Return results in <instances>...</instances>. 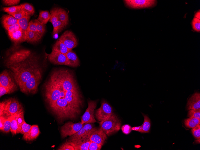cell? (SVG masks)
Wrapping results in <instances>:
<instances>
[{
	"instance_id": "cell-10",
	"label": "cell",
	"mask_w": 200,
	"mask_h": 150,
	"mask_svg": "<svg viewBox=\"0 0 200 150\" xmlns=\"http://www.w3.org/2000/svg\"><path fill=\"white\" fill-rule=\"evenodd\" d=\"M24 111L15 114L11 116V125L10 131L13 135L20 133L21 126L25 121Z\"/></svg>"
},
{
	"instance_id": "cell-3",
	"label": "cell",
	"mask_w": 200,
	"mask_h": 150,
	"mask_svg": "<svg viewBox=\"0 0 200 150\" xmlns=\"http://www.w3.org/2000/svg\"><path fill=\"white\" fill-rule=\"evenodd\" d=\"M99 125L106 135L109 136L119 131L121 124L118 116L113 113L108 118L100 122Z\"/></svg>"
},
{
	"instance_id": "cell-21",
	"label": "cell",
	"mask_w": 200,
	"mask_h": 150,
	"mask_svg": "<svg viewBox=\"0 0 200 150\" xmlns=\"http://www.w3.org/2000/svg\"><path fill=\"white\" fill-rule=\"evenodd\" d=\"M25 34L26 41L32 44L38 43L43 37L38 33L30 31L27 30Z\"/></svg>"
},
{
	"instance_id": "cell-4",
	"label": "cell",
	"mask_w": 200,
	"mask_h": 150,
	"mask_svg": "<svg viewBox=\"0 0 200 150\" xmlns=\"http://www.w3.org/2000/svg\"><path fill=\"white\" fill-rule=\"evenodd\" d=\"M4 107L3 114L7 117L24 111L22 104L15 98H10L1 102Z\"/></svg>"
},
{
	"instance_id": "cell-34",
	"label": "cell",
	"mask_w": 200,
	"mask_h": 150,
	"mask_svg": "<svg viewBox=\"0 0 200 150\" xmlns=\"http://www.w3.org/2000/svg\"><path fill=\"white\" fill-rule=\"evenodd\" d=\"M192 25L193 29L198 32L200 31V19L194 17L192 21Z\"/></svg>"
},
{
	"instance_id": "cell-18",
	"label": "cell",
	"mask_w": 200,
	"mask_h": 150,
	"mask_svg": "<svg viewBox=\"0 0 200 150\" xmlns=\"http://www.w3.org/2000/svg\"><path fill=\"white\" fill-rule=\"evenodd\" d=\"M40 133L39 129L37 125H31L29 131L23 134V139L26 141L33 140L37 138Z\"/></svg>"
},
{
	"instance_id": "cell-47",
	"label": "cell",
	"mask_w": 200,
	"mask_h": 150,
	"mask_svg": "<svg viewBox=\"0 0 200 150\" xmlns=\"http://www.w3.org/2000/svg\"><path fill=\"white\" fill-rule=\"evenodd\" d=\"M196 140V141H197H197H195L196 143H200V138L198 140Z\"/></svg>"
},
{
	"instance_id": "cell-26",
	"label": "cell",
	"mask_w": 200,
	"mask_h": 150,
	"mask_svg": "<svg viewBox=\"0 0 200 150\" xmlns=\"http://www.w3.org/2000/svg\"><path fill=\"white\" fill-rule=\"evenodd\" d=\"M31 16H30L26 15L18 20V23L20 28L25 32L27 30Z\"/></svg>"
},
{
	"instance_id": "cell-22",
	"label": "cell",
	"mask_w": 200,
	"mask_h": 150,
	"mask_svg": "<svg viewBox=\"0 0 200 150\" xmlns=\"http://www.w3.org/2000/svg\"><path fill=\"white\" fill-rule=\"evenodd\" d=\"M57 16L59 20L65 27L69 23V19L67 12L63 9L56 7Z\"/></svg>"
},
{
	"instance_id": "cell-40",
	"label": "cell",
	"mask_w": 200,
	"mask_h": 150,
	"mask_svg": "<svg viewBox=\"0 0 200 150\" xmlns=\"http://www.w3.org/2000/svg\"><path fill=\"white\" fill-rule=\"evenodd\" d=\"M101 146V145L91 141L88 150H100Z\"/></svg>"
},
{
	"instance_id": "cell-44",
	"label": "cell",
	"mask_w": 200,
	"mask_h": 150,
	"mask_svg": "<svg viewBox=\"0 0 200 150\" xmlns=\"http://www.w3.org/2000/svg\"><path fill=\"white\" fill-rule=\"evenodd\" d=\"M121 129L123 132L126 134H128L132 130V128L128 125H125L122 126Z\"/></svg>"
},
{
	"instance_id": "cell-37",
	"label": "cell",
	"mask_w": 200,
	"mask_h": 150,
	"mask_svg": "<svg viewBox=\"0 0 200 150\" xmlns=\"http://www.w3.org/2000/svg\"><path fill=\"white\" fill-rule=\"evenodd\" d=\"M191 131L192 133L196 139H199L200 137V125H196L192 128Z\"/></svg>"
},
{
	"instance_id": "cell-24",
	"label": "cell",
	"mask_w": 200,
	"mask_h": 150,
	"mask_svg": "<svg viewBox=\"0 0 200 150\" xmlns=\"http://www.w3.org/2000/svg\"><path fill=\"white\" fill-rule=\"evenodd\" d=\"M52 50L66 54L70 50L63 43L57 40L53 45Z\"/></svg>"
},
{
	"instance_id": "cell-32",
	"label": "cell",
	"mask_w": 200,
	"mask_h": 150,
	"mask_svg": "<svg viewBox=\"0 0 200 150\" xmlns=\"http://www.w3.org/2000/svg\"><path fill=\"white\" fill-rule=\"evenodd\" d=\"M11 125V116L7 118L5 120L1 131L4 133H7L10 132Z\"/></svg>"
},
{
	"instance_id": "cell-38",
	"label": "cell",
	"mask_w": 200,
	"mask_h": 150,
	"mask_svg": "<svg viewBox=\"0 0 200 150\" xmlns=\"http://www.w3.org/2000/svg\"><path fill=\"white\" fill-rule=\"evenodd\" d=\"M31 125L24 122L22 125L20 129V133L24 134L27 132L30 129Z\"/></svg>"
},
{
	"instance_id": "cell-13",
	"label": "cell",
	"mask_w": 200,
	"mask_h": 150,
	"mask_svg": "<svg viewBox=\"0 0 200 150\" xmlns=\"http://www.w3.org/2000/svg\"><path fill=\"white\" fill-rule=\"evenodd\" d=\"M50 12L51 16L49 21L53 27V34L54 35L60 32L66 27L58 18L56 7L52 9Z\"/></svg>"
},
{
	"instance_id": "cell-25",
	"label": "cell",
	"mask_w": 200,
	"mask_h": 150,
	"mask_svg": "<svg viewBox=\"0 0 200 150\" xmlns=\"http://www.w3.org/2000/svg\"><path fill=\"white\" fill-rule=\"evenodd\" d=\"M51 16V14L49 11L42 10L40 12L37 19L41 23L45 25L49 20Z\"/></svg>"
},
{
	"instance_id": "cell-20",
	"label": "cell",
	"mask_w": 200,
	"mask_h": 150,
	"mask_svg": "<svg viewBox=\"0 0 200 150\" xmlns=\"http://www.w3.org/2000/svg\"><path fill=\"white\" fill-rule=\"evenodd\" d=\"M144 118L143 124L138 127H135L132 128V130L140 132L141 133H146L149 132L151 127L150 120L149 117L143 114Z\"/></svg>"
},
{
	"instance_id": "cell-43",
	"label": "cell",
	"mask_w": 200,
	"mask_h": 150,
	"mask_svg": "<svg viewBox=\"0 0 200 150\" xmlns=\"http://www.w3.org/2000/svg\"><path fill=\"white\" fill-rule=\"evenodd\" d=\"M19 0H4L2 1L4 4L7 6H11L18 4L20 1Z\"/></svg>"
},
{
	"instance_id": "cell-27",
	"label": "cell",
	"mask_w": 200,
	"mask_h": 150,
	"mask_svg": "<svg viewBox=\"0 0 200 150\" xmlns=\"http://www.w3.org/2000/svg\"><path fill=\"white\" fill-rule=\"evenodd\" d=\"M185 126L189 128H193L196 125L200 124V119L195 118H189L184 121Z\"/></svg>"
},
{
	"instance_id": "cell-16",
	"label": "cell",
	"mask_w": 200,
	"mask_h": 150,
	"mask_svg": "<svg viewBox=\"0 0 200 150\" xmlns=\"http://www.w3.org/2000/svg\"><path fill=\"white\" fill-rule=\"evenodd\" d=\"M7 34L9 38L14 43L15 45H18L26 41L25 32L21 28L14 32Z\"/></svg>"
},
{
	"instance_id": "cell-15",
	"label": "cell",
	"mask_w": 200,
	"mask_h": 150,
	"mask_svg": "<svg viewBox=\"0 0 200 150\" xmlns=\"http://www.w3.org/2000/svg\"><path fill=\"white\" fill-rule=\"evenodd\" d=\"M89 138L91 141L101 145L104 143L107 139L106 134L100 127L96 129L90 135Z\"/></svg>"
},
{
	"instance_id": "cell-35",
	"label": "cell",
	"mask_w": 200,
	"mask_h": 150,
	"mask_svg": "<svg viewBox=\"0 0 200 150\" xmlns=\"http://www.w3.org/2000/svg\"><path fill=\"white\" fill-rule=\"evenodd\" d=\"M188 116L200 119V109L190 110L188 112Z\"/></svg>"
},
{
	"instance_id": "cell-9",
	"label": "cell",
	"mask_w": 200,
	"mask_h": 150,
	"mask_svg": "<svg viewBox=\"0 0 200 150\" xmlns=\"http://www.w3.org/2000/svg\"><path fill=\"white\" fill-rule=\"evenodd\" d=\"M81 122L73 123L68 122L65 123L61 128V135L62 138L71 136L78 131L83 127Z\"/></svg>"
},
{
	"instance_id": "cell-33",
	"label": "cell",
	"mask_w": 200,
	"mask_h": 150,
	"mask_svg": "<svg viewBox=\"0 0 200 150\" xmlns=\"http://www.w3.org/2000/svg\"><path fill=\"white\" fill-rule=\"evenodd\" d=\"M93 123H85L83 124V127L86 131L88 135L90 137L91 134L96 128L94 127Z\"/></svg>"
},
{
	"instance_id": "cell-41",
	"label": "cell",
	"mask_w": 200,
	"mask_h": 150,
	"mask_svg": "<svg viewBox=\"0 0 200 150\" xmlns=\"http://www.w3.org/2000/svg\"><path fill=\"white\" fill-rule=\"evenodd\" d=\"M9 15L12 16L18 20L22 18L26 15L25 13L22 10L16 13L10 14Z\"/></svg>"
},
{
	"instance_id": "cell-14",
	"label": "cell",
	"mask_w": 200,
	"mask_h": 150,
	"mask_svg": "<svg viewBox=\"0 0 200 150\" xmlns=\"http://www.w3.org/2000/svg\"><path fill=\"white\" fill-rule=\"evenodd\" d=\"M48 59L55 65H66L67 58L66 54L54 51L47 55Z\"/></svg>"
},
{
	"instance_id": "cell-42",
	"label": "cell",
	"mask_w": 200,
	"mask_h": 150,
	"mask_svg": "<svg viewBox=\"0 0 200 150\" xmlns=\"http://www.w3.org/2000/svg\"><path fill=\"white\" fill-rule=\"evenodd\" d=\"M27 30L38 33L36 25L34 20H32L29 22Z\"/></svg>"
},
{
	"instance_id": "cell-8",
	"label": "cell",
	"mask_w": 200,
	"mask_h": 150,
	"mask_svg": "<svg viewBox=\"0 0 200 150\" xmlns=\"http://www.w3.org/2000/svg\"><path fill=\"white\" fill-rule=\"evenodd\" d=\"M88 107L81 119V123H94L96 121L94 116V110L96 108L97 102L95 101L90 100L88 101Z\"/></svg>"
},
{
	"instance_id": "cell-30",
	"label": "cell",
	"mask_w": 200,
	"mask_h": 150,
	"mask_svg": "<svg viewBox=\"0 0 200 150\" xmlns=\"http://www.w3.org/2000/svg\"><path fill=\"white\" fill-rule=\"evenodd\" d=\"M2 10L7 12L9 14L16 13L22 10L20 5L13 6L8 7H3L2 8Z\"/></svg>"
},
{
	"instance_id": "cell-7",
	"label": "cell",
	"mask_w": 200,
	"mask_h": 150,
	"mask_svg": "<svg viewBox=\"0 0 200 150\" xmlns=\"http://www.w3.org/2000/svg\"><path fill=\"white\" fill-rule=\"evenodd\" d=\"M58 40L63 43L70 50H72L78 44V41L75 35L70 31H65Z\"/></svg>"
},
{
	"instance_id": "cell-2",
	"label": "cell",
	"mask_w": 200,
	"mask_h": 150,
	"mask_svg": "<svg viewBox=\"0 0 200 150\" xmlns=\"http://www.w3.org/2000/svg\"><path fill=\"white\" fill-rule=\"evenodd\" d=\"M5 65L20 88L34 78L42 79V67L39 57L30 50L14 45L6 53Z\"/></svg>"
},
{
	"instance_id": "cell-29",
	"label": "cell",
	"mask_w": 200,
	"mask_h": 150,
	"mask_svg": "<svg viewBox=\"0 0 200 150\" xmlns=\"http://www.w3.org/2000/svg\"><path fill=\"white\" fill-rule=\"evenodd\" d=\"M87 136H89L85 129L82 127L78 131L71 136L69 140H73L80 139Z\"/></svg>"
},
{
	"instance_id": "cell-45",
	"label": "cell",
	"mask_w": 200,
	"mask_h": 150,
	"mask_svg": "<svg viewBox=\"0 0 200 150\" xmlns=\"http://www.w3.org/2000/svg\"><path fill=\"white\" fill-rule=\"evenodd\" d=\"M6 119L2 116H0V129L1 130L3 128L4 123Z\"/></svg>"
},
{
	"instance_id": "cell-12",
	"label": "cell",
	"mask_w": 200,
	"mask_h": 150,
	"mask_svg": "<svg viewBox=\"0 0 200 150\" xmlns=\"http://www.w3.org/2000/svg\"><path fill=\"white\" fill-rule=\"evenodd\" d=\"M88 136L82 138L73 140H69L66 142L73 146L75 150H88L91 142Z\"/></svg>"
},
{
	"instance_id": "cell-28",
	"label": "cell",
	"mask_w": 200,
	"mask_h": 150,
	"mask_svg": "<svg viewBox=\"0 0 200 150\" xmlns=\"http://www.w3.org/2000/svg\"><path fill=\"white\" fill-rule=\"evenodd\" d=\"M22 10L25 12L26 15L32 16L35 13L34 7L31 4L25 3L20 5Z\"/></svg>"
},
{
	"instance_id": "cell-11",
	"label": "cell",
	"mask_w": 200,
	"mask_h": 150,
	"mask_svg": "<svg viewBox=\"0 0 200 150\" xmlns=\"http://www.w3.org/2000/svg\"><path fill=\"white\" fill-rule=\"evenodd\" d=\"M124 2L127 7L134 9L151 7L156 3V1L152 0H127Z\"/></svg>"
},
{
	"instance_id": "cell-23",
	"label": "cell",
	"mask_w": 200,
	"mask_h": 150,
	"mask_svg": "<svg viewBox=\"0 0 200 150\" xmlns=\"http://www.w3.org/2000/svg\"><path fill=\"white\" fill-rule=\"evenodd\" d=\"M18 19L10 15H3L1 19V23L4 27L14 25L18 23Z\"/></svg>"
},
{
	"instance_id": "cell-31",
	"label": "cell",
	"mask_w": 200,
	"mask_h": 150,
	"mask_svg": "<svg viewBox=\"0 0 200 150\" xmlns=\"http://www.w3.org/2000/svg\"><path fill=\"white\" fill-rule=\"evenodd\" d=\"M34 21L38 32L43 37L46 32L45 25L39 22L37 19H34Z\"/></svg>"
},
{
	"instance_id": "cell-17",
	"label": "cell",
	"mask_w": 200,
	"mask_h": 150,
	"mask_svg": "<svg viewBox=\"0 0 200 150\" xmlns=\"http://www.w3.org/2000/svg\"><path fill=\"white\" fill-rule=\"evenodd\" d=\"M187 110L200 109V94L198 93L193 94L188 99L187 105Z\"/></svg>"
},
{
	"instance_id": "cell-19",
	"label": "cell",
	"mask_w": 200,
	"mask_h": 150,
	"mask_svg": "<svg viewBox=\"0 0 200 150\" xmlns=\"http://www.w3.org/2000/svg\"><path fill=\"white\" fill-rule=\"evenodd\" d=\"M66 55L67 58L66 66L72 67H77L79 66V59L74 51L70 50Z\"/></svg>"
},
{
	"instance_id": "cell-5",
	"label": "cell",
	"mask_w": 200,
	"mask_h": 150,
	"mask_svg": "<svg viewBox=\"0 0 200 150\" xmlns=\"http://www.w3.org/2000/svg\"><path fill=\"white\" fill-rule=\"evenodd\" d=\"M15 81L12 74L8 70H5L1 73L0 86L7 89L11 93L16 91L17 88Z\"/></svg>"
},
{
	"instance_id": "cell-39",
	"label": "cell",
	"mask_w": 200,
	"mask_h": 150,
	"mask_svg": "<svg viewBox=\"0 0 200 150\" xmlns=\"http://www.w3.org/2000/svg\"><path fill=\"white\" fill-rule=\"evenodd\" d=\"M58 150H75L72 145L65 142L61 145L57 149Z\"/></svg>"
},
{
	"instance_id": "cell-46",
	"label": "cell",
	"mask_w": 200,
	"mask_h": 150,
	"mask_svg": "<svg viewBox=\"0 0 200 150\" xmlns=\"http://www.w3.org/2000/svg\"><path fill=\"white\" fill-rule=\"evenodd\" d=\"M200 10H199V11H197L194 17L198 19H200Z\"/></svg>"
},
{
	"instance_id": "cell-6",
	"label": "cell",
	"mask_w": 200,
	"mask_h": 150,
	"mask_svg": "<svg viewBox=\"0 0 200 150\" xmlns=\"http://www.w3.org/2000/svg\"><path fill=\"white\" fill-rule=\"evenodd\" d=\"M113 113L111 106L107 101L103 100L100 107L96 110L94 114L97 120L100 122L108 118Z\"/></svg>"
},
{
	"instance_id": "cell-1",
	"label": "cell",
	"mask_w": 200,
	"mask_h": 150,
	"mask_svg": "<svg viewBox=\"0 0 200 150\" xmlns=\"http://www.w3.org/2000/svg\"><path fill=\"white\" fill-rule=\"evenodd\" d=\"M45 100L59 120L74 119L82 104V96L73 74L55 69L44 85Z\"/></svg>"
},
{
	"instance_id": "cell-36",
	"label": "cell",
	"mask_w": 200,
	"mask_h": 150,
	"mask_svg": "<svg viewBox=\"0 0 200 150\" xmlns=\"http://www.w3.org/2000/svg\"><path fill=\"white\" fill-rule=\"evenodd\" d=\"M4 28L7 31V34L14 32L21 28L18 23L14 25L4 27Z\"/></svg>"
}]
</instances>
